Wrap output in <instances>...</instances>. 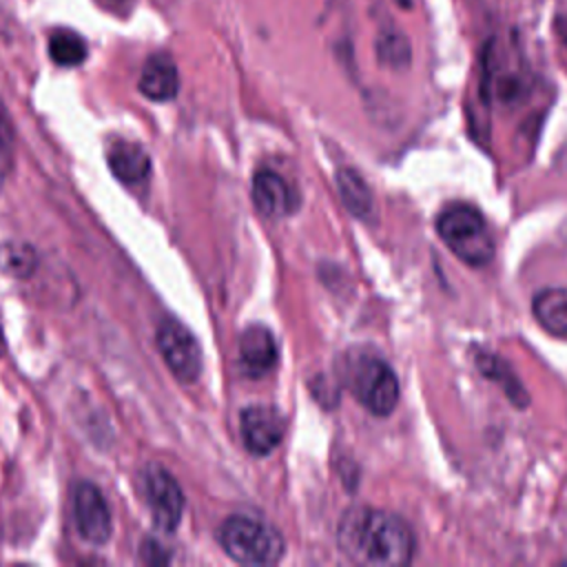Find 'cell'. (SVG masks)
I'll return each mask as SVG.
<instances>
[{
  "label": "cell",
  "mask_w": 567,
  "mask_h": 567,
  "mask_svg": "<svg viewBox=\"0 0 567 567\" xmlns=\"http://www.w3.org/2000/svg\"><path fill=\"white\" fill-rule=\"evenodd\" d=\"M337 545L346 558L365 567L408 565L416 549L412 527L401 516L365 505L341 514Z\"/></svg>",
  "instance_id": "6da1fadb"
},
{
  "label": "cell",
  "mask_w": 567,
  "mask_h": 567,
  "mask_svg": "<svg viewBox=\"0 0 567 567\" xmlns=\"http://www.w3.org/2000/svg\"><path fill=\"white\" fill-rule=\"evenodd\" d=\"M217 540L241 565L266 567L279 563L284 556V536L279 529L255 516H228L217 529Z\"/></svg>",
  "instance_id": "7a4b0ae2"
},
{
  "label": "cell",
  "mask_w": 567,
  "mask_h": 567,
  "mask_svg": "<svg viewBox=\"0 0 567 567\" xmlns=\"http://www.w3.org/2000/svg\"><path fill=\"white\" fill-rule=\"evenodd\" d=\"M436 230L461 261L476 268L492 261L494 239L478 208L463 202L445 206L436 217Z\"/></svg>",
  "instance_id": "3957f363"
},
{
  "label": "cell",
  "mask_w": 567,
  "mask_h": 567,
  "mask_svg": "<svg viewBox=\"0 0 567 567\" xmlns=\"http://www.w3.org/2000/svg\"><path fill=\"white\" fill-rule=\"evenodd\" d=\"M346 383L352 396L377 416L390 414L399 403V381L392 368L374 354L357 357L348 365Z\"/></svg>",
  "instance_id": "277c9868"
},
{
  "label": "cell",
  "mask_w": 567,
  "mask_h": 567,
  "mask_svg": "<svg viewBox=\"0 0 567 567\" xmlns=\"http://www.w3.org/2000/svg\"><path fill=\"white\" fill-rule=\"evenodd\" d=\"M157 348L173 377L193 383L202 372V348L195 334L177 319L168 317L157 326Z\"/></svg>",
  "instance_id": "5b68a950"
},
{
  "label": "cell",
  "mask_w": 567,
  "mask_h": 567,
  "mask_svg": "<svg viewBox=\"0 0 567 567\" xmlns=\"http://www.w3.org/2000/svg\"><path fill=\"white\" fill-rule=\"evenodd\" d=\"M144 494L153 525L166 534L175 532L184 514V494L175 476L162 465H148L144 470Z\"/></svg>",
  "instance_id": "8992f818"
},
{
  "label": "cell",
  "mask_w": 567,
  "mask_h": 567,
  "mask_svg": "<svg viewBox=\"0 0 567 567\" xmlns=\"http://www.w3.org/2000/svg\"><path fill=\"white\" fill-rule=\"evenodd\" d=\"M73 520L80 536L91 545H104L111 538V512L97 485L80 481L73 487Z\"/></svg>",
  "instance_id": "52a82bcc"
},
{
  "label": "cell",
  "mask_w": 567,
  "mask_h": 567,
  "mask_svg": "<svg viewBox=\"0 0 567 567\" xmlns=\"http://www.w3.org/2000/svg\"><path fill=\"white\" fill-rule=\"evenodd\" d=\"M239 432L250 454L266 456L281 443L286 434V421L270 405H248L239 414Z\"/></svg>",
  "instance_id": "ba28073f"
},
{
  "label": "cell",
  "mask_w": 567,
  "mask_h": 567,
  "mask_svg": "<svg viewBox=\"0 0 567 567\" xmlns=\"http://www.w3.org/2000/svg\"><path fill=\"white\" fill-rule=\"evenodd\" d=\"M277 363V341L275 334L261 326L252 323L239 334V365L248 377H264Z\"/></svg>",
  "instance_id": "9c48e42d"
},
{
  "label": "cell",
  "mask_w": 567,
  "mask_h": 567,
  "mask_svg": "<svg viewBox=\"0 0 567 567\" xmlns=\"http://www.w3.org/2000/svg\"><path fill=\"white\" fill-rule=\"evenodd\" d=\"M137 89L151 102H171L179 93V71L168 53H153L146 58Z\"/></svg>",
  "instance_id": "30bf717a"
},
{
  "label": "cell",
  "mask_w": 567,
  "mask_h": 567,
  "mask_svg": "<svg viewBox=\"0 0 567 567\" xmlns=\"http://www.w3.org/2000/svg\"><path fill=\"white\" fill-rule=\"evenodd\" d=\"M252 204L266 217H284L295 208L292 190L272 168H259L252 177Z\"/></svg>",
  "instance_id": "8fae6325"
},
{
  "label": "cell",
  "mask_w": 567,
  "mask_h": 567,
  "mask_svg": "<svg viewBox=\"0 0 567 567\" xmlns=\"http://www.w3.org/2000/svg\"><path fill=\"white\" fill-rule=\"evenodd\" d=\"M106 162L111 173L124 184H137L151 173V157L146 148L135 142H113L106 153Z\"/></svg>",
  "instance_id": "7c38bea8"
},
{
  "label": "cell",
  "mask_w": 567,
  "mask_h": 567,
  "mask_svg": "<svg viewBox=\"0 0 567 567\" xmlns=\"http://www.w3.org/2000/svg\"><path fill=\"white\" fill-rule=\"evenodd\" d=\"M536 321L556 337H567V288H545L534 295Z\"/></svg>",
  "instance_id": "4fadbf2b"
},
{
  "label": "cell",
  "mask_w": 567,
  "mask_h": 567,
  "mask_svg": "<svg viewBox=\"0 0 567 567\" xmlns=\"http://www.w3.org/2000/svg\"><path fill=\"white\" fill-rule=\"evenodd\" d=\"M337 186L341 193V199L346 204V208L359 217L365 219L372 213V193L368 188V184L363 182V177L352 171V168H341L337 173Z\"/></svg>",
  "instance_id": "5bb4252c"
},
{
  "label": "cell",
  "mask_w": 567,
  "mask_h": 567,
  "mask_svg": "<svg viewBox=\"0 0 567 567\" xmlns=\"http://www.w3.org/2000/svg\"><path fill=\"white\" fill-rule=\"evenodd\" d=\"M89 49L84 38L73 29H55L49 35V58L58 66H78L86 60Z\"/></svg>",
  "instance_id": "9a60e30c"
},
{
  "label": "cell",
  "mask_w": 567,
  "mask_h": 567,
  "mask_svg": "<svg viewBox=\"0 0 567 567\" xmlns=\"http://www.w3.org/2000/svg\"><path fill=\"white\" fill-rule=\"evenodd\" d=\"M38 264L35 250L22 241H7L0 246V270L13 279H27Z\"/></svg>",
  "instance_id": "2e32d148"
},
{
  "label": "cell",
  "mask_w": 567,
  "mask_h": 567,
  "mask_svg": "<svg viewBox=\"0 0 567 567\" xmlns=\"http://www.w3.org/2000/svg\"><path fill=\"white\" fill-rule=\"evenodd\" d=\"M377 55L392 69L405 66L410 62V42L399 31H383L377 40Z\"/></svg>",
  "instance_id": "e0dca14e"
},
{
  "label": "cell",
  "mask_w": 567,
  "mask_h": 567,
  "mask_svg": "<svg viewBox=\"0 0 567 567\" xmlns=\"http://www.w3.org/2000/svg\"><path fill=\"white\" fill-rule=\"evenodd\" d=\"M13 153H16V131L11 115L0 100V190L13 168Z\"/></svg>",
  "instance_id": "ac0fdd59"
},
{
  "label": "cell",
  "mask_w": 567,
  "mask_h": 567,
  "mask_svg": "<svg viewBox=\"0 0 567 567\" xmlns=\"http://www.w3.org/2000/svg\"><path fill=\"white\" fill-rule=\"evenodd\" d=\"M478 361H481L483 374H485V377H492V379H498V381L505 385V390L509 392V396H512L514 403H518V405H525V403H527L525 390H523L520 383L514 379V374L509 372L507 363L498 361L494 354H481Z\"/></svg>",
  "instance_id": "d6986e66"
},
{
  "label": "cell",
  "mask_w": 567,
  "mask_h": 567,
  "mask_svg": "<svg viewBox=\"0 0 567 567\" xmlns=\"http://www.w3.org/2000/svg\"><path fill=\"white\" fill-rule=\"evenodd\" d=\"M142 560L151 565H159V563H168V554L159 543L146 538L142 545Z\"/></svg>",
  "instance_id": "ffe728a7"
},
{
  "label": "cell",
  "mask_w": 567,
  "mask_h": 567,
  "mask_svg": "<svg viewBox=\"0 0 567 567\" xmlns=\"http://www.w3.org/2000/svg\"><path fill=\"white\" fill-rule=\"evenodd\" d=\"M554 31H556V35L560 38V42L565 44V49H567V16L563 13V16H556V20H554Z\"/></svg>",
  "instance_id": "44dd1931"
},
{
  "label": "cell",
  "mask_w": 567,
  "mask_h": 567,
  "mask_svg": "<svg viewBox=\"0 0 567 567\" xmlns=\"http://www.w3.org/2000/svg\"><path fill=\"white\" fill-rule=\"evenodd\" d=\"M4 350H7V343H4V332H2V326H0V357L4 354Z\"/></svg>",
  "instance_id": "7402d4cb"
}]
</instances>
